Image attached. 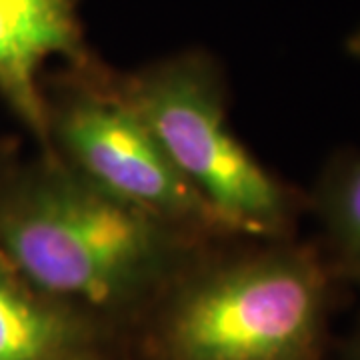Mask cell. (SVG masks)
I'll return each instance as SVG.
<instances>
[{"label": "cell", "mask_w": 360, "mask_h": 360, "mask_svg": "<svg viewBox=\"0 0 360 360\" xmlns=\"http://www.w3.org/2000/svg\"><path fill=\"white\" fill-rule=\"evenodd\" d=\"M210 245L116 200L56 156L0 174V255L103 324L148 312Z\"/></svg>", "instance_id": "obj_1"}, {"label": "cell", "mask_w": 360, "mask_h": 360, "mask_svg": "<svg viewBox=\"0 0 360 360\" xmlns=\"http://www.w3.org/2000/svg\"><path fill=\"white\" fill-rule=\"evenodd\" d=\"M345 49H347V52L352 56V58L360 60V26L354 30V32H350V34H348L347 42H345Z\"/></svg>", "instance_id": "obj_9"}, {"label": "cell", "mask_w": 360, "mask_h": 360, "mask_svg": "<svg viewBox=\"0 0 360 360\" xmlns=\"http://www.w3.org/2000/svg\"><path fill=\"white\" fill-rule=\"evenodd\" d=\"M52 58L90 68L78 0H0V101L49 155V115L42 72Z\"/></svg>", "instance_id": "obj_5"}, {"label": "cell", "mask_w": 360, "mask_h": 360, "mask_svg": "<svg viewBox=\"0 0 360 360\" xmlns=\"http://www.w3.org/2000/svg\"><path fill=\"white\" fill-rule=\"evenodd\" d=\"M72 72L46 90L49 155L116 200L200 240L234 236L180 176L115 78L96 65Z\"/></svg>", "instance_id": "obj_4"}, {"label": "cell", "mask_w": 360, "mask_h": 360, "mask_svg": "<svg viewBox=\"0 0 360 360\" xmlns=\"http://www.w3.org/2000/svg\"><path fill=\"white\" fill-rule=\"evenodd\" d=\"M170 162L220 220L246 240H290L304 198L234 134L212 56L184 51L115 77Z\"/></svg>", "instance_id": "obj_3"}, {"label": "cell", "mask_w": 360, "mask_h": 360, "mask_svg": "<svg viewBox=\"0 0 360 360\" xmlns=\"http://www.w3.org/2000/svg\"><path fill=\"white\" fill-rule=\"evenodd\" d=\"M4 170H6V167H4V165H2V162H0V174H2V172H4Z\"/></svg>", "instance_id": "obj_11"}, {"label": "cell", "mask_w": 360, "mask_h": 360, "mask_svg": "<svg viewBox=\"0 0 360 360\" xmlns=\"http://www.w3.org/2000/svg\"><path fill=\"white\" fill-rule=\"evenodd\" d=\"M309 206L338 278L360 284V150H345L326 165Z\"/></svg>", "instance_id": "obj_7"}, {"label": "cell", "mask_w": 360, "mask_h": 360, "mask_svg": "<svg viewBox=\"0 0 360 360\" xmlns=\"http://www.w3.org/2000/svg\"><path fill=\"white\" fill-rule=\"evenodd\" d=\"M65 360H104L98 352H96V348H86V350H80L77 354H72V356H68Z\"/></svg>", "instance_id": "obj_10"}, {"label": "cell", "mask_w": 360, "mask_h": 360, "mask_svg": "<svg viewBox=\"0 0 360 360\" xmlns=\"http://www.w3.org/2000/svg\"><path fill=\"white\" fill-rule=\"evenodd\" d=\"M345 360H360V326L354 330L345 350Z\"/></svg>", "instance_id": "obj_8"}, {"label": "cell", "mask_w": 360, "mask_h": 360, "mask_svg": "<svg viewBox=\"0 0 360 360\" xmlns=\"http://www.w3.org/2000/svg\"><path fill=\"white\" fill-rule=\"evenodd\" d=\"M103 322L42 292L0 255V360H65L96 348Z\"/></svg>", "instance_id": "obj_6"}, {"label": "cell", "mask_w": 360, "mask_h": 360, "mask_svg": "<svg viewBox=\"0 0 360 360\" xmlns=\"http://www.w3.org/2000/svg\"><path fill=\"white\" fill-rule=\"evenodd\" d=\"M336 278L295 238L206 250L146 312V345L155 360H321Z\"/></svg>", "instance_id": "obj_2"}]
</instances>
